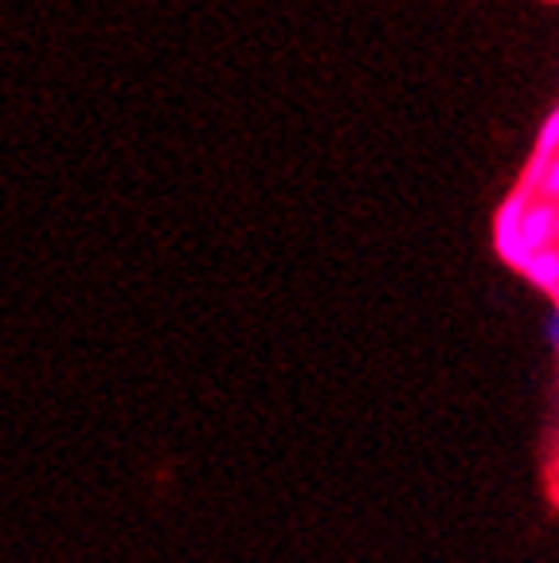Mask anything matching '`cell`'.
Here are the masks:
<instances>
[{"mask_svg":"<svg viewBox=\"0 0 559 563\" xmlns=\"http://www.w3.org/2000/svg\"><path fill=\"white\" fill-rule=\"evenodd\" d=\"M536 196H528L525 188H516L505 203L497 208V220H493V246H497V255L505 258L513 271H525L533 251L525 243V216L533 208Z\"/></svg>","mask_w":559,"mask_h":563,"instance_id":"cell-1","label":"cell"},{"mask_svg":"<svg viewBox=\"0 0 559 563\" xmlns=\"http://www.w3.org/2000/svg\"><path fill=\"white\" fill-rule=\"evenodd\" d=\"M548 341L559 349V298H551V313H548Z\"/></svg>","mask_w":559,"mask_h":563,"instance_id":"cell-6","label":"cell"},{"mask_svg":"<svg viewBox=\"0 0 559 563\" xmlns=\"http://www.w3.org/2000/svg\"><path fill=\"white\" fill-rule=\"evenodd\" d=\"M536 157H559V106L548 114L540 137H536Z\"/></svg>","mask_w":559,"mask_h":563,"instance_id":"cell-4","label":"cell"},{"mask_svg":"<svg viewBox=\"0 0 559 563\" xmlns=\"http://www.w3.org/2000/svg\"><path fill=\"white\" fill-rule=\"evenodd\" d=\"M536 200H551V203H559V157L548 165V173H544V185H540V192H536Z\"/></svg>","mask_w":559,"mask_h":563,"instance_id":"cell-5","label":"cell"},{"mask_svg":"<svg viewBox=\"0 0 559 563\" xmlns=\"http://www.w3.org/2000/svg\"><path fill=\"white\" fill-rule=\"evenodd\" d=\"M525 243L533 255L536 251L559 246V203L533 200V208H528V216H525Z\"/></svg>","mask_w":559,"mask_h":563,"instance_id":"cell-2","label":"cell"},{"mask_svg":"<svg viewBox=\"0 0 559 563\" xmlns=\"http://www.w3.org/2000/svg\"><path fill=\"white\" fill-rule=\"evenodd\" d=\"M528 282H533L536 290L551 294V298H559V246H551V251H536L533 258H528L525 271Z\"/></svg>","mask_w":559,"mask_h":563,"instance_id":"cell-3","label":"cell"}]
</instances>
